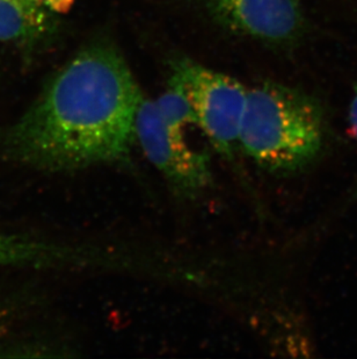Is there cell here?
<instances>
[{
  "instance_id": "1",
  "label": "cell",
  "mask_w": 357,
  "mask_h": 359,
  "mask_svg": "<svg viewBox=\"0 0 357 359\" xmlns=\"http://www.w3.org/2000/svg\"><path fill=\"white\" fill-rule=\"evenodd\" d=\"M143 99L121 53L111 44H91L50 79L7 130L3 154L50 172L125 162L136 144Z\"/></svg>"
},
{
  "instance_id": "2",
  "label": "cell",
  "mask_w": 357,
  "mask_h": 359,
  "mask_svg": "<svg viewBox=\"0 0 357 359\" xmlns=\"http://www.w3.org/2000/svg\"><path fill=\"white\" fill-rule=\"evenodd\" d=\"M326 141L317 99L277 83L248 90L239 148L261 169L279 175L303 171L323 155Z\"/></svg>"
},
{
  "instance_id": "3",
  "label": "cell",
  "mask_w": 357,
  "mask_h": 359,
  "mask_svg": "<svg viewBox=\"0 0 357 359\" xmlns=\"http://www.w3.org/2000/svg\"><path fill=\"white\" fill-rule=\"evenodd\" d=\"M169 83L185 93L214 148L223 156H233L239 148L248 90L237 79L188 60L176 63Z\"/></svg>"
},
{
  "instance_id": "4",
  "label": "cell",
  "mask_w": 357,
  "mask_h": 359,
  "mask_svg": "<svg viewBox=\"0 0 357 359\" xmlns=\"http://www.w3.org/2000/svg\"><path fill=\"white\" fill-rule=\"evenodd\" d=\"M135 134L146 158L178 197L197 198L213 183L208 154L189 146L183 130L167 123L155 100L143 99L136 116Z\"/></svg>"
},
{
  "instance_id": "5",
  "label": "cell",
  "mask_w": 357,
  "mask_h": 359,
  "mask_svg": "<svg viewBox=\"0 0 357 359\" xmlns=\"http://www.w3.org/2000/svg\"><path fill=\"white\" fill-rule=\"evenodd\" d=\"M208 5L226 27L270 43L291 42L303 31L300 0H208Z\"/></svg>"
},
{
  "instance_id": "6",
  "label": "cell",
  "mask_w": 357,
  "mask_h": 359,
  "mask_svg": "<svg viewBox=\"0 0 357 359\" xmlns=\"http://www.w3.org/2000/svg\"><path fill=\"white\" fill-rule=\"evenodd\" d=\"M74 0H0V42L36 43Z\"/></svg>"
},
{
  "instance_id": "7",
  "label": "cell",
  "mask_w": 357,
  "mask_h": 359,
  "mask_svg": "<svg viewBox=\"0 0 357 359\" xmlns=\"http://www.w3.org/2000/svg\"><path fill=\"white\" fill-rule=\"evenodd\" d=\"M76 252L22 235L0 233V266H59L78 259Z\"/></svg>"
},
{
  "instance_id": "8",
  "label": "cell",
  "mask_w": 357,
  "mask_h": 359,
  "mask_svg": "<svg viewBox=\"0 0 357 359\" xmlns=\"http://www.w3.org/2000/svg\"><path fill=\"white\" fill-rule=\"evenodd\" d=\"M162 116L173 128L185 130L186 127L197 125L195 112L185 93L176 86L169 83V88L157 100Z\"/></svg>"
},
{
  "instance_id": "9",
  "label": "cell",
  "mask_w": 357,
  "mask_h": 359,
  "mask_svg": "<svg viewBox=\"0 0 357 359\" xmlns=\"http://www.w3.org/2000/svg\"><path fill=\"white\" fill-rule=\"evenodd\" d=\"M348 121L351 127V134L357 141V83L354 86V92L351 97V105H349V114H348Z\"/></svg>"
}]
</instances>
